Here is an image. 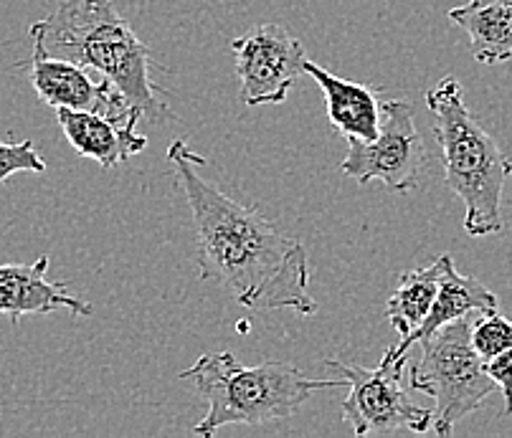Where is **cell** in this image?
I'll use <instances>...</instances> for the list:
<instances>
[{
    "label": "cell",
    "instance_id": "obj_1",
    "mask_svg": "<svg viewBox=\"0 0 512 438\" xmlns=\"http://www.w3.org/2000/svg\"><path fill=\"white\" fill-rule=\"evenodd\" d=\"M168 160L191 208L196 264L203 282H216L241 307L256 312L292 309L302 317L315 314L305 246L256 208L234 201L203 180L198 168H206V157L196 155L188 142H170Z\"/></svg>",
    "mask_w": 512,
    "mask_h": 438
},
{
    "label": "cell",
    "instance_id": "obj_2",
    "mask_svg": "<svg viewBox=\"0 0 512 438\" xmlns=\"http://www.w3.org/2000/svg\"><path fill=\"white\" fill-rule=\"evenodd\" d=\"M31 44L41 54L107 76L145 119L173 117L153 84V51L112 0H61L49 18L33 23Z\"/></svg>",
    "mask_w": 512,
    "mask_h": 438
},
{
    "label": "cell",
    "instance_id": "obj_3",
    "mask_svg": "<svg viewBox=\"0 0 512 438\" xmlns=\"http://www.w3.org/2000/svg\"><path fill=\"white\" fill-rule=\"evenodd\" d=\"M426 107L442 147L444 183L464 203V231L474 238L500 233L505 228L502 193L512 175V160L469 112L462 84L454 76L426 92Z\"/></svg>",
    "mask_w": 512,
    "mask_h": 438
},
{
    "label": "cell",
    "instance_id": "obj_4",
    "mask_svg": "<svg viewBox=\"0 0 512 438\" xmlns=\"http://www.w3.org/2000/svg\"><path fill=\"white\" fill-rule=\"evenodd\" d=\"M191 380L206 398L208 411L196 423V436H216L224 426H259L295 416L315 390L348 385L345 378H307L287 363H262L246 368L231 352L201 355L188 370L178 375Z\"/></svg>",
    "mask_w": 512,
    "mask_h": 438
},
{
    "label": "cell",
    "instance_id": "obj_5",
    "mask_svg": "<svg viewBox=\"0 0 512 438\" xmlns=\"http://www.w3.org/2000/svg\"><path fill=\"white\" fill-rule=\"evenodd\" d=\"M472 325L467 317L439 327L419 342L421 357L411 363V388L434 398V431L449 438L462 418L480 411L497 390L487 373V363L472 345Z\"/></svg>",
    "mask_w": 512,
    "mask_h": 438
},
{
    "label": "cell",
    "instance_id": "obj_6",
    "mask_svg": "<svg viewBox=\"0 0 512 438\" xmlns=\"http://www.w3.org/2000/svg\"><path fill=\"white\" fill-rule=\"evenodd\" d=\"M409 352H398L396 345L388 347L381 365L373 370L353 368L340 360H325V368L348 380L340 413L343 421L350 423L355 436L368 433H426L434 426V411L416 406L404 390V368Z\"/></svg>",
    "mask_w": 512,
    "mask_h": 438
},
{
    "label": "cell",
    "instance_id": "obj_7",
    "mask_svg": "<svg viewBox=\"0 0 512 438\" xmlns=\"http://www.w3.org/2000/svg\"><path fill=\"white\" fill-rule=\"evenodd\" d=\"M426 147L414 125V107L404 99L381 104V130L371 142L348 140V157L340 173L368 185L381 180L391 193L406 195L419 188Z\"/></svg>",
    "mask_w": 512,
    "mask_h": 438
},
{
    "label": "cell",
    "instance_id": "obj_8",
    "mask_svg": "<svg viewBox=\"0 0 512 438\" xmlns=\"http://www.w3.org/2000/svg\"><path fill=\"white\" fill-rule=\"evenodd\" d=\"M241 99L249 107L287 102L305 74V46L279 23H262L231 41Z\"/></svg>",
    "mask_w": 512,
    "mask_h": 438
},
{
    "label": "cell",
    "instance_id": "obj_9",
    "mask_svg": "<svg viewBox=\"0 0 512 438\" xmlns=\"http://www.w3.org/2000/svg\"><path fill=\"white\" fill-rule=\"evenodd\" d=\"M28 82L44 104L54 109H82L112 117L117 122H140L142 112L107 76L74 61L56 59L33 49Z\"/></svg>",
    "mask_w": 512,
    "mask_h": 438
},
{
    "label": "cell",
    "instance_id": "obj_10",
    "mask_svg": "<svg viewBox=\"0 0 512 438\" xmlns=\"http://www.w3.org/2000/svg\"><path fill=\"white\" fill-rule=\"evenodd\" d=\"M49 264V256H39L33 264H0V314L13 325L26 314H51L56 309L92 317V304L71 294L64 282H51Z\"/></svg>",
    "mask_w": 512,
    "mask_h": 438
},
{
    "label": "cell",
    "instance_id": "obj_11",
    "mask_svg": "<svg viewBox=\"0 0 512 438\" xmlns=\"http://www.w3.org/2000/svg\"><path fill=\"white\" fill-rule=\"evenodd\" d=\"M56 119L66 142L104 170L117 168L148 147V137L137 132V122H117L104 114L82 112V109H56Z\"/></svg>",
    "mask_w": 512,
    "mask_h": 438
},
{
    "label": "cell",
    "instance_id": "obj_12",
    "mask_svg": "<svg viewBox=\"0 0 512 438\" xmlns=\"http://www.w3.org/2000/svg\"><path fill=\"white\" fill-rule=\"evenodd\" d=\"M305 74H310L312 82L325 94L327 119L338 135H343L345 140H376L381 130V104H378L376 89L348 82L343 76L330 74L325 66L307 59Z\"/></svg>",
    "mask_w": 512,
    "mask_h": 438
},
{
    "label": "cell",
    "instance_id": "obj_13",
    "mask_svg": "<svg viewBox=\"0 0 512 438\" xmlns=\"http://www.w3.org/2000/svg\"><path fill=\"white\" fill-rule=\"evenodd\" d=\"M469 36L472 56L495 66L512 59V0H469L447 13Z\"/></svg>",
    "mask_w": 512,
    "mask_h": 438
},
{
    "label": "cell",
    "instance_id": "obj_14",
    "mask_svg": "<svg viewBox=\"0 0 512 438\" xmlns=\"http://www.w3.org/2000/svg\"><path fill=\"white\" fill-rule=\"evenodd\" d=\"M452 261V256L442 254L434 264L424 269H411L401 274L398 287L393 289L391 299L386 304V317L393 330L398 332L401 342L396 345L398 352H409L414 347V337L419 327L424 325L426 314L434 304L439 282H442L444 266Z\"/></svg>",
    "mask_w": 512,
    "mask_h": 438
},
{
    "label": "cell",
    "instance_id": "obj_15",
    "mask_svg": "<svg viewBox=\"0 0 512 438\" xmlns=\"http://www.w3.org/2000/svg\"><path fill=\"white\" fill-rule=\"evenodd\" d=\"M500 309V299L492 289H487L480 279L474 276H462L454 269V259L444 266L442 282H439V292H436L434 304H431L429 314H426L424 325L419 327L414 337V345L424 337L434 335L439 327L449 325V322L467 317L472 312H497Z\"/></svg>",
    "mask_w": 512,
    "mask_h": 438
},
{
    "label": "cell",
    "instance_id": "obj_16",
    "mask_svg": "<svg viewBox=\"0 0 512 438\" xmlns=\"http://www.w3.org/2000/svg\"><path fill=\"white\" fill-rule=\"evenodd\" d=\"M472 345L482 360H492L512 347V322L500 312L482 314V320L472 325Z\"/></svg>",
    "mask_w": 512,
    "mask_h": 438
},
{
    "label": "cell",
    "instance_id": "obj_17",
    "mask_svg": "<svg viewBox=\"0 0 512 438\" xmlns=\"http://www.w3.org/2000/svg\"><path fill=\"white\" fill-rule=\"evenodd\" d=\"M16 173H46L44 157L39 155L33 140L0 142V183Z\"/></svg>",
    "mask_w": 512,
    "mask_h": 438
},
{
    "label": "cell",
    "instance_id": "obj_18",
    "mask_svg": "<svg viewBox=\"0 0 512 438\" xmlns=\"http://www.w3.org/2000/svg\"><path fill=\"white\" fill-rule=\"evenodd\" d=\"M487 373H490V378L495 380L497 388L502 390V398H505L502 416H512V347L487 360Z\"/></svg>",
    "mask_w": 512,
    "mask_h": 438
}]
</instances>
